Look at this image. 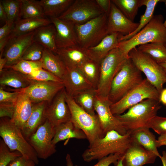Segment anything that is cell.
<instances>
[{
  "instance_id": "cell-50",
  "label": "cell",
  "mask_w": 166,
  "mask_h": 166,
  "mask_svg": "<svg viewBox=\"0 0 166 166\" xmlns=\"http://www.w3.org/2000/svg\"><path fill=\"white\" fill-rule=\"evenodd\" d=\"M0 20L5 24L7 21L8 19L6 12L0 1Z\"/></svg>"
},
{
  "instance_id": "cell-54",
  "label": "cell",
  "mask_w": 166,
  "mask_h": 166,
  "mask_svg": "<svg viewBox=\"0 0 166 166\" xmlns=\"http://www.w3.org/2000/svg\"><path fill=\"white\" fill-rule=\"evenodd\" d=\"M65 159L66 162V166H73V162L69 154L68 153L67 154Z\"/></svg>"
},
{
  "instance_id": "cell-20",
  "label": "cell",
  "mask_w": 166,
  "mask_h": 166,
  "mask_svg": "<svg viewBox=\"0 0 166 166\" xmlns=\"http://www.w3.org/2000/svg\"><path fill=\"white\" fill-rule=\"evenodd\" d=\"M157 156L134 141L123 156V166H143L154 163Z\"/></svg>"
},
{
  "instance_id": "cell-46",
  "label": "cell",
  "mask_w": 166,
  "mask_h": 166,
  "mask_svg": "<svg viewBox=\"0 0 166 166\" xmlns=\"http://www.w3.org/2000/svg\"><path fill=\"white\" fill-rule=\"evenodd\" d=\"M15 103H0V117H8L12 119L14 115Z\"/></svg>"
},
{
  "instance_id": "cell-60",
  "label": "cell",
  "mask_w": 166,
  "mask_h": 166,
  "mask_svg": "<svg viewBox=\"0 0 166 166\" xmlns=\"http://www.w3.org/2000/svg\"><path fill=\"white\" fill-rule=\"evenodd\" d=\"M166 46V44H164Z\"/></svg>"
},
{
  "instance_id": "cell-53",
  "label": "cell",
  "mask_w": 166,
  "mask_h": 166,
  "mask_svg": "<svg viewBox=\"0 0 166 166\" xmlns=\"http://www.w3.org/2000/svg\"><path fill=\"white\" fill-rule=\"evenodd\" d=\"M3 52H0V73L4 69L6 64L7 61L5 58L2 57Z\"/></svg>"
},
{
  "instance_id": "cell-1",
  "label": "cell",
  "mask_w": 166,
  "mask_h": 166,
  "mask_svg": "<svg viewBox=\"0 0 166 166\" xmlns=\"http://www.w3.org/2000/svg\"><path fill=\"white\" fill-rule=\"evenodd\" d=\"M133 142L129 132L122 135L115 131H110L103 137L89 144L83 153L82 157L85 161L89 162L112 154L123 156Z\"/></svg>"
},
{
  "instance_id": "cell-13",
  "label": "cell",
  "mask_w": 166,
  "mask_h": 166,
  "mask_svg": "<svg viewBox=\"0 0 166 166\" xmlns=\"http://www.w3.org/2000/svg\"><path fill=\"white\" fill-rule=\"evenodd\" d=\"M112 103L108 97L97 95L94 109L100 122L104 134L114 130L124 135L127 133L118 118L112 113L110 106Z\"/></svg>"
},
{
  "instance_id": "cell-27",
  "label": "cell",
  "mask_w": 166,
  "mask_h": 166,
  "mask_svg": "<svg viewBox=\"0 0 166 166\" xmlns=\"http://www.w3.org/2000/svg\"><path fill=\"white\" fill-rule=\"evenodd\" d=\"M51 23L50 19L46 18H21L14 23L9 39L33 32Z\"/></svg>"
},
{
  "instance_id": "cell-7",
  "label": "cell",
  "mask_w": 166,
  "mask_h": 166,
  "mask_svg": "<svg viewBox=\"0 0 166 166\" xmlns=\"http://www.w3.org/2000/svg\"><path fill=\"white\" fill-rule=\"evenodd\" d=\"M127 59L117 47L101 61L99 80L96 89L97 96L109 97L112 82Z\"/></svg>"
},
{
  "instance_id": "cell-48",
  "label": "cell",
  "mask_w": 166,
  "mask_h": 166,
  "mask_svg": "<svg viewBox=\"0 0 166 166\" xmlns=\"http://www.w3.org/2000/svg\"><path fill=\"white\" fill-rule=\"evenodd\" d=\"M36 164L33 160L21 156L11 161L8 166H35Z\"/></svg>"
},
{
  "instance_id": "cell-23",
  "label": "cell",
  "mask_w": 166,
  "mask_h": 166,
  "mask_svg": "<svg viewBox=\"0 0 166 166\" xmlns=\"http://www.w3.org/2000/svg\"><path fill=\"white\" fill-rule=\"evenodd\" d=\"M67 67L78 68L90 59L85 49L77 45L57 49L56 53Z\"/></svg>"
},
{
  "instance_id": "cell-4",
  "label": "cell",
  "mask_w": 166,
  "mask_h": 166,
  "mask_svg": "<svg viewBox=\"0 0 166 166\" xmlns=\"http://www.w3.org/2000/svg\"><path fill=\"white\" fill-rule=\"evenodd\" d=\"M0 136L11 151H18L24 157L39 163L37 154L21 129L8 117L0 118Z\"/></svg>"
},
{
  "instance_id": "cell-31",
  "label": "cell",
  "mask_w": 166,
  "mask_h": 166,
  "mask_svg": "<svg viewBox=\"0 0 166 166\" xmlns=\"http://www.w3.org/2000/svg\"><path fill=\"white\" fill-rule=\"evenodd\" d=\"M74 0H41L39 1L44 14L50 18H58L74 2Z\"/></svg>"
},
{
  "instance_id": "cell-59",
  "label": "cell",
  "mask_w": 166,
  "mask_h": 166,
  "mask_svg": "<svg viewBox=\"0 0 166 166\" xmlns=\"http://www.w3.org/2000/svg\"><path fill=\"white\" fill-rule=\"evenodd\" d=\"M163 24L164 26L166 28V19L165 21L164 22Z\"/></svg>"
},
{
  "instance_id": "cell-55",
  "label": "cell",
  "mask_w": 166,
  "mask_h": 166,
  "mask_svg": "<svg viewBox=\"0 0 166 166\" xmlns=\"http://www.w3.org/2000/svg\"><path fill=\"white\" fill-rule=\"evenodd\" d=\"M162 156L160 157L162 161L163 166H166V152L165 151H163Z\"/></svg>"
},
{
  "instance_id": "cell-12",
  "label": "cell",
  "mask_w": 166,
  "mask_h": 166,
  "mask_svg": "<svg viewBox=\"0 0 166 166\" xmlns=\"http://www.w3.org/2000/svg\"><path fill=\"white\" fill-rule=\"evenodd\" d=\"M54 135V127L46 120L28 140L38 158L46 159L56 152L52 143Z\"/></svg>"
},
{
  "instance_id": "cell-17",
  "label": "cell",
  "mask_w": 166,
  "mask_h": 166,
  "mask_svg": "<svg viewBox=\"0 0 166 166\" xmlns=\"http://www.w3.org/2000/svg\"><path fill=\"white\" fill-rule=\"evenodd\" d=\"M139 25V23L135 22L128 19L112 2L108 17V34L117 33L121 36L127 35L134 32Z\"/></svg>"
},
{
  "instance_id": "cell-14",
  "label": "cell",
  "mask_w": 166,
  "mask_h": 166,
  "mask_svg": "<svg viewBox=\"0 0 166 166\" xmlns=\"http://www.w3.org/2000/svg\"><path fill=\"white\" fill-rule=\"evenodd\" d=\"M66 92L64 87L48 103L44 115L53 127L71 120V113L66 101Z\"/></svg>"
},
{
  "instance_id": "cell-35",
  "label": "cell",
  "mask_w": 166,
  "mask_h": 166,
  "mask_svg": "<svg viewBox=\"0 0 166 166\" xmlns=\"http://www.w3.org/2000/svg\"><path fill=\"white\" fill-rule=\"evenodd\" d=\"M21 18H44L45 15L39 1L35 0H21Z\"/></svg>"
},
{
  "instance_id": "cell-51",
  "label": "cell",
  "mask_w": 166,
  "mask_h": 166,
  "mask_svg": "<svg viewBox=\"0 0 166 166\" xmlns=\"http://www.w3.org/2000/svg\"><path fill=\"white\" fill-rule=\"evenodd\" d=\"M157 148L166 145V134L160 135L157 140Z\"/></svg>"
},
{
  "instance_id": "cell-56",
  "label": "cell",
  "mask_w": 166,
  "mask_h": 166,
  "mask_svg": "<svg viewBox=\"0 0 166 166\" xmlns=\"http://www.w3.org/2000/svg\"><path fill=\"white\" fill-rule=\"evenodd\" d=\"M122 158L123 156H121V158L114 164V166H123L122 163Z\"/></svg>"
},
{
  "instance_id": "cell-22",
  "label": "cell",
  "mask_w": 166,
  "mask_h": 166,
  "mask_svg": "<svg viewBox=\"0 0 166 166\" xmlns=\"http://www.w3.org/2000/svg\"><path fill=\"white\" fill-rule=\"evenodd\" d=\"M21 91L15 103L11 121L21 130L25 126L32 112L33 103L27 95Z\"/></svg>"
},
{
  "instance_id": "cell-39",
  "label": "cell",
  "mask_w": 166,
  "mask_h": 166,
  "mask_svg": "<svg viewBox=\"0 0 166 166\" xmlns=\"http://www.w3.org/2000/svg\"><path fill=\"white\" fill-rule=\"evenodd\" d=\"M9 68L25 75H28L38 69L43 68V66L40 60L32 61L21 60L16 64Z\"/></svg>"
},
{
  "instance_id": "cell-15",
  "label": "cell",
  "mask_w": 166,
  "mask_h": 166,
  "mask_svg": "<svg viewBox=\"0 0 166 166\" xmlns=\"http://www.w3.org/2000/svg\"><path fill=\"white\" fill-rule=\"evenodd\" d=\"M35 31L10 38L3 51L2 56L7 61L4 68H9L22 60L28 47L34 42Z\"/></svg>"
},
{
  "instance_id": "cell-19",
  "label": "cell",
  "mask_w": 166,
  "mask_h": 166,
  "mask_svg": "<svg viewBox=\"0 0 166 166\" xmlns=\"http://www.w3.org/2000/svg\"><path fill=\"white\" fill-rule=\"evenodd\" d=\"M66 68L61 80L69 95L73 97L84 90L93 88L78 68Z\"/></svg>"
},
{
  "instance_id": "cell-37",
  "label": "cell",
  "mask_w": 166,
  "mask_h": 166,
  "mask_svg": "<svg viewBox=\"0 0 166 166\" xmlns=\"http://www.w3.org/2000/svg\"><path fill=\"white\" fill-rule=\"evenodd\" d=\"M111 1L126 17L133 22L139 8L142 6V0H112Z\"/></svg>"
},
{
  "instance_id": "cell-32",
  "label": "cell",
  "mask_w": 166,
  "mask_h": 166,
  "mask_svg": "<svg viewBox=\"0 0 166 166\" xmlns=\"http://www.w3.org/2000/svg\"><path fill=\"white\" fill-rule=\"evenodd\" d=\"M160 0H142V6H145L146 9L144 14L141 15L139 25L137 29L132 33L126 36L119 37V42L125 41L132 38L137 34L150 22L153 16V13L156 5Z\"/></svg>"
},
{
  "instance_id": "cell-33",
  "label": "cell",
  "mask_w": 166,
  "mask_h": 166,
  "mask_svg": "<svg viewBox=\"0 0 166 166\" xmlns=\"http://www.w3.org/2000/svg\"><path fill=\"white\" fill-rule=\"evenodd\" d=\"M137 48L159 64L166 61V46L164 44L150 43L140 45Z\"/></svg>"
},
{
  "instance_id": "cell-52",
  "label": "cell",
  "mask_w": 166,
  "mask_h": 166,
  "mask_svg": "<svg viewBox=\"0 0 166 166\" xmlns=\"http://www.w3.org/2000/svg\"><path fill=\"white\" fill-rule=\"evenodd\" d=\"M159 100L160 102L166 105V88L163 89L160 93Z\"/></svg>"
},
{
  "instance_id": "cell-29",
  "label": "cell",
  "mask_w": 166,
  "mask_h": 166,
  "mask_svg": "<svg viewBox=\"0 0 166 166\" xmlns=\"http://www.w3.org/2000/svg\"><path fill=\"white\" fill-rule=\"evenodd\" d=\"M56 34V29L52 23L41 27L35 30L34 41L56 54L57 49L55 42Z\"/></svg>"
},
{
  "instance_id": "cell-28",
  "label": "cell",
  "mask_w": 166,
  "mask_h": 166,
  "mask_svg": "<svg viewBox=\"0 0 166 166\" xmlns=\"http://www.w3.org/2000/svg\"><path fill=\"white\" fill-rule=\"evenodd\" d=\"M40 61L42 65L43 69L61 80L66 68L64 62L57 54L44 48Z\"/></svg>"
},
{
  "instance_id": "cell-9",
  "label": "cell",
  "mask_w": 166,
  "mask_h": 166,
  "mask_svg": "<svg viewBox=\"0 0 166 166\" xmlns=\"http://www.w3.org/2000/svg\"><path fill=\"white\" fill-rule=\"evenodd\" d=\"M160 94L146 78L117 102L112 104L110 109L114 115H121L127 109L143 100L150 99L159 101Z\"/></svg>"
},
{
  "instance_id": "cell-40",
  "label": "cell",
  "mask_w": 166,
  "mask_h": 166,
  "mask_svg": "<svg viewBox=\"0 0 166 166\" xmlns=\"http://www.w3.org/2000/svg\"><path fill=\"white\" fill-rule=\"evenodd\" d=\"M44 49L42 46L34 41L26 49L22 60L32 61H40L42 58Z\"/></svg>"
},
{
  "instance_id": "cell-5",
  "label": "cell",
  "mask_w": 166,
  "mask_h": 166,
  "mask_svg": "<svg viewBox=\"0 0 166 166\" xmlns=\"http://www.w3.org/2000/svg\"><path fill=\"white\" fill-rule=\"evenodd\" d=\"M141 73L130 58L126 60L112 83L108 97L112 104L119 100L143 80Z\"/></svg>"
},
{
  "instance_id": "cell-58",
  "label": "cell",
  "mask_w": 166,
  "mask_h": 166,
  "mask_svg": "<svg viewBox=\"0 0 166 166\" xmlns=\"http://www.w3.org/2000/svg\"><path fill=\"white\" fill-rule=\"evenodd\" d=\"M160 2H164L165 4V6H166V0H160Z\"/></svg>"
},
{
  "instance_id": "cell-42",
  "label": "cell",
  "mask_w": 166,
  "mask_h": 166,
  "mask_svg": "<svg viewBox=\"0 0 166 166\" xmlns=\"http://www.w3.org/2000/svg\"><path fill=\"white\" fill-rule=\"evenodd\" d=\"M26 76L32 81L62 82V80L60 78L43 68L38 69Z\"/></svg>"
},
{
  "instance_id": "cell-3",
  "label": "cell",
  "mask_w": 166,
  "mask_h": 166,
  "mask_svg": "<svg viewBox=\"0 0 166 166\" xmlns=\"http://www.w3.org/2000/svg\"><path fill=\"white\" fill-rule=\"evenodd\" d=\"M159 101L148 99L129 108L122 114L115 115L127 132L149 128L152 120L157 115L161 106Z\"/></svg>"
},
{
  "instance_id": "cell-21",
  "label": "cell",
  "mask_w": 166,
  "mask_h": 166,
  "mask_svg": "<svg viewBox=\"0 0 166 166\" xmlns=\"http://www.w3.org/2000/svg\"><path fill=\"white\" fill-rule=\"evenodd\" d=\"M120 35L117 33L109 34L96 45L85 49L89 58L100 64L111 51L117 47Z\"/></svg>"
},
{
  "instance_id": "cell-47",
  "label": "cell",
  "mask_w": 166,
  "mask_h": 166,
  "mask_svg": "<svg viewBox=\"0 0 166 166\" xmlns=\"http://www.w3.org/2000/svg\"><path fill=\"white\" fill-rule=\"evenodd\" d=\"M121 156L118 154H110L98 160V162L93 166H109L112 164H115Z\"/></svg>"
},
{
  "instance_id": "cell-38",
  "label": "cell",
  "mask_w": 166,
  "mask_h": 166,
  "mask_svg": "<svg viewBox=\"0 0 166 166\" xmlns=\"http://www.w3.org/2000/svg\"><path fill=\"white\" fill-rule=\"evenodd\" d=\"M6 14L8 21L14 23L21 19V0H0Z\"/></svg>"
},
{
  "instance_id": "cell-6",
  "label": "cell",
  "mask_w": 166,
  "mask_h": 166,
  "mask_svg": "<svg viewBox=\"0 0 166 166\" xmlns=\"http://www.w3.org/2000/svg\"><path fill=\"white\" fill-rule=\"evenodd\" d=\"M66 101L71 113V121L85 134L89 144L105 136L98 117L90 114L79 106L66 93Z\"/></svg>"
},
{
  "instance_id": "cell-16",
  "label": "cell",
  "mask_w": 166,
  "mask_h": 166,
  "mask_svg": "<svg viewBox=\"0 0 166 166\" xmlns=\"http://www.w3.org/2000/svg\"><path fill=\"white\" fill-rule=\"evenodd\" d=\"M31 81L29 86L21 90L27 95L33 104L50 102L64 87L62 82Z\"/></svg>"
},
{
  "instance_id": "cell-57",
  "label": "cell",
  "mask_w": 166,
  "mask_h": 166,
  "mask_svg": "<svg viewBox=\"0 0 166 166\" xmlns=\"http://www.w3.org/2000/svg\"><path fill=\"white\" fill-rule=\"evenodd\" d=\"M159 65L161 66L166 73V61L164 63L160 64Z\"/></svg>"
},
{
  "instance_id": "cell-43",
  "label": "cell",
  "mask_w": 166,
  "mask_h": 166,
  "mask_svg": "<svg viewBox=\"0 0 166 166\" xmlns=\"http://www.w3.org/2000/svg\"><path fill=\"white\" fill-rule=\"evenodd\" d=\"M14 23L7 21L0 28V52H2L9 39Z\"/></svg>"
},
{
  "instance_id": "cell-30",
  "label": "cell",
  "mask_w": 166,
  "mask_h": 166,
  "mask_svg": "<svg viewBox=\"0 0 166 166\" xmlns=\"http://www.w3.org/2000/svg\"><path fill=\"white\" fill-rule=\"evenodd\" d=\"M149 129L148 128H138L130 132V135L134 141L160 157L161 155L157 148V140Z\"/></svg>"
},
{
  "instance_id": "cell-18",
  "label": "cell",
  "mask_w": 166,
  "mask_h": 166,
  "mask_svg": "<svg viewBox=\"0 0 166 166\" xmlns=\"http://www.w3.org/2000/svg\"><path fill=\"white\" fill-rule=\"evenodd\" d=\"M50 19L56 29L55 42L57 49L78 45L73 23L58 18Z\"/></svg>"
},
{
  "instance_id": "cell-24",
  "label": "cell",
  "mask_w": 166,
  "mask_h": 166,
  "mask_svg": "<svg viewBox=\"0 0 166 166\" xmlns=\"http://www.w3.org/2000/svg\"><path fill=\"white\" fill-rule=\"evenodd\" d=\"M48 103L43 101L33 104L31 115L21 130L23 136L27 140L46 120L44 112Z\"/></svg>"
},
{
  "instance_id": "cell-26",
  "label": "cell",
  "mask_w": 166,
  "mask_h": 166,
  "mask_svg": "<svg viewBox=\"0 0 166 166\" xmlns=\"http://www.w3.org/2000/svg\"><path fill=\"white\" fill-rule=\"evenodd\" d=\"M54 129V135L52 143L54 145L60 141L71 138L87 139L84 132L75 126L71 120L55 126Z\"/></svg>"
},
{
  "instance_id": "cell-36",
  "label": "cell",
  "mask_w": 166,
  "mask_h": 166,
  "mask_svg": "<svg viewBox=\"0 0 166 166\" xmlns=\"http://www.w3.org/2000/svg\"><path fill=\"white\" fill-rule=\"evenodd\" d=\"M100 64L89 59L78 68L93 87L96 89L100 78Z\"/></svg>"
},
{
  "instance_id": "cell-44",
  "label": "cell",
  "mask_w": 166,
  "mask_h": 166,
  "mask_svg": "<svg viewBox=\"0 0 166 166\" xmlns=\"http://www.w3.org/2000/svg\"><path fill=\"white\" fill-rule=\"evenodd\" d=\"M149 128L160 135L166 134V117L156 115L151 121Z\"/></svg>"
},
{
  "instance_id": "cell-2",
  "label": "cell",
  "mask_w": 166,
  "mask_h": 166,
  "mask_svg": "<svg viewBox=\"0 0 166 166\" xmlns=\"http://www.w3.org/2000/svg\"><path fill=\"white\" fill-rule=\"evenodd\" d=\"M164 20L162 14L153 15L144 27L130 38L119 42L117 47L128 59L129 51L140 45L150 43L166 44V28Z\"/></svg>"
},
{
  "instance_id": "cell-41",
  "label": "cell",
  "mask_w": 166,
  "mask_h": 166,
  "mask_svg": "<svg viewBox=\"0 0 166 166\" xmlns=\"http://www.w3.org/2000/svg\"><path fill=\"white\" fill-rule=\"evenodd\" d=\"M22 156L18 151H10L2 139L0 140V166H8L10 163Z\"/></svg>"
},
{
  "instance_id": "cell-25",
  "label": "cell",
  "mask_w": 166,
  "mask_h": 166,
  "mask_svg": "<svg viewBox=\"0 0 166 166\" xmlns=\"http://www.w3.org/2000/svg\"><path fill=\"white\" fill-rule=\"evenodd\" d=\"M0 75V87L2 88L8 87L16 91L19 90L27 87L32 82L26 75L11 68H4Z\"/></svg>"
},
{
  "instance_id": "cell-49",
  "label": "cell",
  "mask_w": 166,
  "mask_h": 166,
  "mask_svg": "<svg viewBox=\"0 0 166 166\" xmlns=\"http://www.w3.org/2000/svg\"><path fill=\"white\" fill-rule=\"evenodd\" d=\"M96 1L103 13L108 16L110 12L111 0H96Z\"/></svg>"
},
{
  "instance_id": "cell-34",
  "label": "cell",
  "mask_w": 166,
  "mask_h": 166,
  "mask_svg": "<svg viewBox=\"0 0 166 166\" xmlns=\"http://www.w3.org/2000/svg\"><path fill=\"white\" fill-rule=\"evenodd\" d=\"M97 95L96 89L92 88L79 93L73 98L81 108L90 114L95 115L96 114L94 105Z\"/></svg>"
},
{
  "instance_id": "cell-45",
  "label": "cell",
  "mask_w": 166,
  "mask_h": 166,
  "mask_svg": "<svg viewBox=\"0 0 166 166\" xmlns=\"http://www.w3.org/2000/svg\"><path fill=\"white\" fill-rule=\"evenodd\" d=\"M21 93L20 90L10 92L0 87V103H15Z\"/></svg>"
},
{
  "instance_id": "cell-8",
  "label": "cell",
  "mask_w": 166,
  "mask_h": 166,
  "mask_svg": "<svg viewBox=\"0 0 166 166\" xmlns=\"http://www.w3.org/2000/svg\"><path fill=\"white\" fill-rule=\"evenodd\" d=\"M108 15L103 13L81 24H75L78 45L85 49L94 46L108 35Z\"/></svg>"
},
{
  "instance_id": "cell-10",
  "label": "cell",
  "mask_w": 166,
  "mask_h": 166,
  "mask_svg": "<svg viewBox=\"0 0 166 166\" xmlns=\"http://www.w3.org/2000/svg\"><path fill=\"white\" fill-rule=\"evenodd\" d=\"M128 56L160 94L164 89V84L166 83V73L161 66L137 47L129 51Z\"/></svg>"
},
{
  "instance_id": "cell-11",
  "label": "cell",
  "mask_w": 166,
  "mask_h": 166,
  "mask_svg": "<svg viewBox=\"0 0 166 166\" xmlns=\"http://www.w3.org/2000/svg\"><path fill=\"white\" fill-rule=\"evenodd\" d=\"M103 13L96 0H75L58 18L81 24Z\"/></svg>"
}]
</instances>
